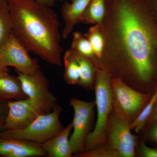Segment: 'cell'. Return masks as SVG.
<instances>
[{"label":"cell","mask_w":157,"mask_h":157,"mask_svg":"<svg viewBox=\"0 0 157 157\" xmlns=\"http://www.w3.org/2000/svg\"><path fill=\"white\" fill-rule=\"evenodd\" d=\"M8 112L5 130L23 128L31 123L39 115L43 114L28 98L7 101Z\"/></svg>","instance_id":"cell-10"},{"label":"cell","mask_w":157,"mask_h":157,"mask_svg":"<svg viewBox=\"0 0 157 157\" xmlns=\"http://www.w3.org/2000/svg\"><path fill=\"white\" fill-rule=\"evenodd\" d=\"M140 154L144 157H157V148H152L142 144L140 146Z\"/></svg>","instance_id":"cell-23"},{"label":"cell","mask_w":157,"mask_h":157,"mask_svg":"<svg viewBox=\"0 0 157 157\" xmlns=\"http://www.w3.org/2000/svg\"><path fill=\"white\" fill-rule=\"evenodd\" d=\"M157 121V101L155 105L154 109H153L152 113L147 123L146 124V127L148 128H150L151 125H152L155 123Z\"/></svg>","instance_id":"cell-25"},{"label":"cell","mask_w":157,"mask_h":157,"mask_svg":"<svg viewBox=\"0 0 157 157\" xmlns=\"http://www.w3.org/2000/svg\"><path fill=\"white\" fill-rule=\"evenodd\" d=\"M0 58L4 66L13 67L17 73L32 74L40 69L38 62L30 56L28 50L12 33L0 48Z\"/></svg>","instance_id":"cell-7"},{"label":"cell","mask_w":157,"mask_h":157,"mask_svg":"<svg viewBox=\"0 0 157 157\" xmlns=\"http://www.w3.org/2000/svg\"><path fill=\"white\" fill-rule=\"evenodd\" d=\"M65 70L64 79L69 84L78 83L80 79V70L78 63L73 57L70 49L65 52L63 58Z\"/></svg>","instance_id":"cell-19"},{"label":"cell","mask_w":157,"mask_h":157,"mask_svg":"<svg viewBox=\"0 0 157 157\" xmlns=\"http://www.w3.org/2000/svg\"><path fill=\"white\" fill-rule=\"evenodd\" d=\"M9 70L8 67H7L3 65L0 58V75L9 73Z\"/></svg>","instance_id":"cell-28"},{"label":"cell","mask_w":157,"mask_h":157,"mask_svg":"<svg viewBox=\"0 0 157 157\" xmlns=\"http://www.w3.org/2000/svg\"><path fill=\"white\" fill-rule=\"evenodd\" d=\"M112 78V75L108 70L104 68H98L95 79V102L98 116L94 129L89 133L86 139L84 147L87 150L93 149L105 140L108 117L113 104Z\"/></svg>","instance_id":"cell-3"},{"label":"cell","mask_w":157,"mask_h":157,"mask_svg":"<svg viewBox=\"0 0 157 157\" xmlns=\"http://www.w3.org/2000/svg\"><path fill=\"white\" fill-rule=\"evenodd\" d=\"M157 101V88L152 94L143 109L137 117L131 124V129H134L137 133H139L146 127L147 121L154 109Z\"/></svg>","instance_id":"cell-18"},{"label":"cell","mask_w":157,"mask_h":157,"mask_svg":"<svg viewBox=\"0 0 157 157\" xmlns=\"http://www.w3.org/2000/svg\"><path fill=\"white\" fill-rule=\"evenodd\" d=\"M26 98L17 77L11 76L9 73L0 75V101Z\"/></svg>","instance_id":"cell-14"},{"label":"cell","mask_w":157,"mask_h":157,"mask_svg":"<svg viewBox=\"0 0 157 157\" xmlns=\"http://www.w3.org/2000/svg\"><path fill=\"white\" fill-rule=\"evenodd\" d=\"M70 50L79 66L80 79L78 84L83 87H90L96 79L97 70L99 68L91 60L82 56L71 48Z\"/></svg>","instance_id":"cell-15"},{"label":"cell","mask_w":157,"mask_h":157,"mask_svg":"<svg viewBox=\"0 0 157 157\" xmlns=\"http://www.w3.org/2000/svg\"><path fill=\"white\" fill-rule=\"evenodd\" d=\"M101 61L124 65L137 81L157 88V24L148 0H107Z\"/></svg>","instance_id":"cell-1"},{"label":"cell","mask_w":157,"mask_h":157,"mask_svg":"<svg viewBox=\"0 0 157 157\" xmlns=\"http://www.w3.org/2000/svg\"><path fill=\"white\" fill-rule=\"evenodd\" d=\"M90 41L96 56L101 59L103 55L105 40L101 30V25H94L85 34Z\"/></svg>","instance_id":"cell-21"},{"label":"cell","mask_w":157,"mask_h":157,"mask_svg":"<svg viewBox=\"0 0 157 157\" xmlns=\"http://www.w3.org/2000/svg\"><path fill=\"white\" fill-rule=\"evenodd\" d=\"M107 0H90L79 18V22L102 25L106 14Z\"/></svg>","instance_id":"cell-16"},{"label":"cell","mask_w":157,"mask_h":157,"mask_svg":"<svg viewBox=\"0 0 157 157\" xmlns=\"http://www.w3.org/2000/svg\"><path fill=\"white\" fill-rule=\"evenodd\" d=\"M111 83L113 98L122 115L127 118L135 115L143 108L152 94L133 89L120 77H112Z\"/></svg>","instance_id":"cell-8"},{"label":"cell","mask_w":157,"mask_h":157,"mask_svg":"<svg viewBox=\"0 0 157 157\" xmlns=\"http://www.w3.org/2000/svg\"><path fill=\"white\" fill-rule=\"evenodd\" d=\"M11 33V23L8 0H0V48Z\"/></svg>","instance_id":"cell-20"},{"label":"cell","mask_w":157,"mask_h":157,"mask_svg":"<svg viewBox=\"0 0 157 157\" xmlns=\"http://www.w3.org/2000/svg\"><path fill=\"white\" fill-rule=\"evenodd\" d=\"M11 33L29 52L50 64L62 65L59 23L51 7L36 0H8Z\"/></svg>","instance_id":"cell-2"},{"label":"cell","mask_w":157,"mask_h":157,"mask_svg":"<svg viewBox=\"0 0 157 157\" xmlns=\"http://www.w3.org/2000/svg\"><path fill=\"white\" fill-rule=\"evenodd\" d=\"M7 101H0V132L4 129L8 112Z\"/></svg>","instance_id":"cell-22"},{"label":"cell","mask_w":157,"mask_h":157,"mask_svg":"<svg viewBox=\"0 0 157 157\" xmlns=\"http://www.w3.org/2000/svg\"><path fill=\"white\" fill-rule=\"evenodd\" d=\"M148 129L150 139L157 144V121Z\"/></svg>","instance_id":"cell-24"},{"label":"cell","mask_w":157,"mask_h":157,"mask_svg":"<svg viewBox=\"0 0 157 157\" xmlns=\"http://www.w3.org/2000/svg\"><path fill=\"white\" fill-rule=\"evenodd\" d=\"M72 128V124L70 123L55 137L42 144L48 157L72 156L73 153L70 146V137Z\"/></svg>","instance_id":"cell-12"},{"label":"cell","mask_w":157,"mask_h":157,"mask_svg":"<svg viewBox=\"0 0 157 157\" xmlns=\"http://www.w3.org/2000/svg\"><path fill=\"white\" fill-rule=\"evenodd\" d=\"M90 0H70L65 2L62 6L61 14L64 21V27L62 37L67 39L73 32L75 26L79 22V18Z\"/></svg>","instance_id":"cell-13"},{"label":"cell","mask_w":157,"mask_h":157,"mask_svg":"<svg viewBox=\"0 0 157 157\" xmlns=\"http://www.w3.org/2000/svg\"><path fill=\"white\" fill-rule=\"evenodd\" d=\"M0 155L6 157H36L47 155L41 144L0 137Z\"/></svg>","instance_id":"cell-11"},{"label":"cell","mask_w":157,"mask_h":157,"mask_svg":"<svg viewBox=\"0 0 157 157\" xmlns=\"http://www.w3.org/2000/svg\"><path fill=\"white\" fill-rule=\"evenodd\" d=\"M130 125L128 118L120 113L113 118L109 130V142L118 156H135L136 138L131 133Z\"/></svg>","instance_id":"cell-9"},{"label":"cell","mask_w":157,"mask_h":157,"mask_svg":"<svg viewBox=\"0 0 157 157\" xmlns=\"http://www.w3.org/2000/svg\"><path fill=\"white\" fill-rule=\"evenodd\" d=\"M157 24V0H148Z\"/></svg>","instance_id":"cell-26"},{"label":"cell","mask_w":157,"mask_h":157,"mask_svg":"<svg viewBox=\"0 0 157 157\" xmlns=\"http://www.w3.org/2000/svg\"><path fill=\"white\" fill-rule=\"evenodd\" d=\"M71 49L82 56L90 59L97 66L99 65L100 59L96 56L92 45L88 39L79 32H75L73 34Z\"/></svg>","instance_id":"cell-17"},{"label":"cell","mask_w":157,"mask_h":157,"mask_svg":"<svg viewBox=\"0 0 157 157\" xmlns=\"http://www.w3.org/2000/svg\"><path fill=\"white\" fill-rule=\"evenodd\" d=\"M62 108L56 104L51 112L40 114L23 128L5 130L0 132V137L44 143L59 134L64 128L60 121Z\"/></svg>","instance_id":"cell-4"},{"label":"cell","mask_w":157,"mask_h":157,"mask_svg":"<svg viewBox=\"0 0 157 157\" xmlns=\"http://www.w3.org/2000/svg\"><path fill=\"white\" fill-rule=\"evenodd\" d=\"M37 2L43 6L51 7L55 2L58 1H63L65 0H36Z\"/></svg>","instance_id":"cell-27"},{"label":"cell","mask_w":157,"mask_h":157,"mask_svg":"<svg viewBox=\"0 0 157 157\" xmlns=\"http://www.w3.org/2000/svg\"><path fill=\"white\" fill-rule=\"evenodd\" d=\"M70 105L74 110V117L70 143L73 154H77L84 151L86 139L92 123L95 102L73 98L70 100Z\"/></svg>","instance_id":"cell-6"},{"label":"cell","mask_w":157,"mask_h":157,"mask_svg":"<svg viewBox=\"0 0 157 157\" xmlns=\"http://www.w3.org/2000/svg\"><path fill=\"white\" fill-rule=\"evenodd\" d=\"M21 88L29 98L42 113L51 112L57 99L49 90L47 78L40 69L32 74L17 73Z\"/></svg>","instance_id":"cell-5"}]
</instances>
